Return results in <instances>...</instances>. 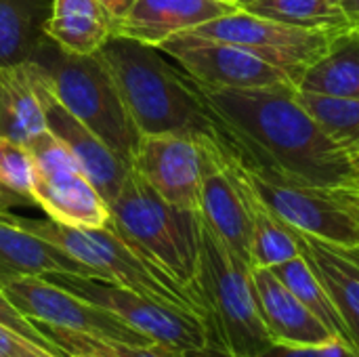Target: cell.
<instances>
[{"mask_svg": "<svg viewBox=\"0 0 359 357\" xmlns=\"http://www.w3.org/2000/svg\"><path fill=\"white\" fill-rule=\"evenodd\" d=\"M200 86V84H198ZM219 133L231 145L324 187H353V156L339 147L297 99V86L204 88Z\"/></svg>", "mask_w": 359, "mask_h": 357, "instance_id": "1", "label": "cell"}, {"mask_svg": "<svg viewBox=\"0 0 359 357\" xmlns=\"http://www.w3.org/2000/svg\"><path fill=\"white\" fill-rule=\"evenodd\" d=\"M99 55L116 80L139 137L219 133L200 86L183 69H175L160 48L111 36Z\"/></svg>", "mask_w": 359, "mask_h": 357, "instance_id": "2", "label": "cell"}, {"mask_svg": "<svg viewBox=\"0 0 359 357\" xmlns=\"http://www.w3.org/2000/svg\"><path fill=\"white\" fill-rule=\"evenodd\" d=\"M141 259L196 292L202 250V217L160 198L133 168L109 204V225ZM200 299V297H198Z\"/></svg>", "mask_w": 359, "mask_h": 357, "instance_id": "3", "label": "cell"}, {"mask_svg": "<svg viewBox=\"0 0 359 357\" xmlns=\"http://www.w3.org/2000/svg\"><path fill=\"white\" fill-rule=\"evenodd\" d=\"M196 292L208 328V349L200 357H261L273 345L261 318L252 267L204 221Z\"/></svg>", "mask_w": 359, "mask_h": 357, "instance_id": "4", "label": "cell"}, {"mask_svg": "<svg viewBox=\"0 0 359 357\" xmlns=\"http://www.w3.org/2000/svg\"><path fill=\"white\" fill-rule=\"evenodd\" d=\"M221 135V133H219ZM259 200L286 225L341 248H359V194L324 187L278 168L271 160L240 149L221 137Z\"/></svg>", "mask_w": 359, "mask_h": 357, "instance_id": "5", "label": "cell"}, {"mask_svg": "<svg viewBox=\"0 0 359 357\" xmlns=\"http://www.w3.org/2000/svg\"><path fill=\"white\" fill-rule=\"evenodd\" d=\"M27 61L38 67L57 101L130 166L139 133L103 57L67 53L46 38Z\"/></svg>", "mask_w": 359, "mask_h": 357, "instance_id": "6", "label": "cell"}, {"mask_svg": "<svg viewBox=\"0 0 359 357\" xmlns=\"http://www.w3.org/2000/svg\"><path fill=\"white\" fill-rule=\"evenodd\" d=\"M11 219L25 231L36 234L42 240L61 248L63 252H67L90 274V278L128 288L133 292L151 297L162 303L191 309L204 318L202 303L194 292L179 286L175 280H170L156 267H151L120 236H116L111 227L76 229L59 225L50 219L40 221L15 215H11Z\"/></svg>", "mask_w": 359, "mask_h": 357, "instance_id": "7", "label": "cell"}, {"mask_svg": "<svg viewBox=\"0 0 359 357\" xmlns=\"http://www.w3.org/2000/svg\"><path fill=\"white\" fill-rule=\"evenodd\" d=\"M65 290L103 307L130 330L141 337L181 349L189 356H200L208 349V328L200 314L156 301L128 288L74 274L44 276Z\"/></svg>", "mask_w": 359, "mask_h": 357, "instance_id": "8", "label": "cell"}, {"mask_svg": "<svg viewBox=\"0 0 359 357\" xmlns=\"http://www.w3.org/2000/svg\"><path fill=\"white\" fill-rule=\"evenodd\" d=\"M341 29L345 27H299L236 8L185 34L248 48L282 69L299 86L303 74L328 50Z\"/></svg>", "mask_w": 359, "mask_h": 357, "instance_id": "9", "label": "cell"}, {"mask_svg": "<svg viewBox=\"0 0 359 357\" xmlns=\"http://www.w3.org/2000/svg\"><path fill=\"white\" fill-rule=\"evenodd\" d=\"M25 147L34 166L32 200L50 221L76 229L109 225V206L69 149L48 128Z\"/></svg>", "mask_w": 359, "mask_h": 357, "instance_id": "10", "label": "cell"}, {"mask_svg": "<svg viewBox=\"0 0 359 357\" xmlns=\"http://www.w3.org/2000/svg\"><path fill=\"white\" fill-rule=\"evenodd\" d=\"M202 189L200 217L212 234L242 261L250 265L252 246V208L250 185L223 145L221 135H202Z\"/></svg>", "mask_w": 359, "mask_h": 357, "instance_id": "11", "label": "cell"}, {"mask_svg": "<svg viewBox=\"0 0 359 357\" xmlns=\"http://www.w3.org/2000/svg\"><path fill=\"white\" fill-rule=\"evenodd\" d=\"M8 301L44 330H67L105 341L145 345L154 343L130 330L103 307L65 290L44 276L19 278L0 284Z\"/></svg>", "mask_w": 359, "mask_h": 357, "instance_id": "12", "label": "cell"}, {"mask_svg": "<svg viewBox=\"0 0 359 357\" xmlns=\"http://www.w3.org/2000/svg\"><path fill=\"white\" fill-rule=\"evenodd\" d=\"M168 53L181 69L204 88H273L297 86L282 69L267 63L248 48L179 34L158 46Z\"/></svg>", "mask_w": 359, "mask_h": 357, "instance_id": "13", "label": "cell"}, {"mask_svg": "<svg viewBox=\"0 0 359 357\" xmlns=\"http://www.w3.org/2000/svg\"><path fill=\"white\" fill-rule=\"evenodd\" d=\"M130 168L168 204L200 213V137L141 135L135 147Z\"/></svg>", "mask_w": 359, "mask_h": 357, "instance_id": "14", "label": "cell"}, {"mask_svg": "<svg viewBox=\"0 0 359 357\" xmlns=\"http://www.w3.org/2000/svg\"><path fill=\"white\" fill-rule=\"evenodd\" d=\"M32 63V61H29ZM34 74H36V84L38 93L42 99L44 107V118H46V128L69 149V154L76 158L84 175L93 181L95 189L101 194L105 204L109 206L116 196L120 194L130 166L118 158L93 130H88L76 116H72L59 101L57 97L48 90L46 82L42 80L38 67L32 63Z\"/></svg>", "mask_w": 359, "mask_h": 357, "instance_id": "15", "label": "cell"}, {"mask_svg": "<svg viewBox=\"0 0 359 357\" xmlns=\"http://www.w3.org/2000/svg\"><path fill=\"white\" fill-rule=\"evenodd\" d=\"M236 8L240 6L225 0H135L116 23L114 36L158 48L166 40Z\"/></svg>", "mask_w": 359, "mask_h": 357, "instance_id": "16", "label": "cell"}, {"mask_svg": "<svg viewBox=\"0 0 359 357\" xmlns=\"http://www.w3.org/2000/svg\"><path fill=\"white\" fill-rule=\"evenodd\" d=\"M292 231L301 255L326 288L347 339L359 349V248H341L294 227Z\"/></svg>", "mask_w": 359, "mask_h": 357, "instance_id": "17", "label": "cell"}, {"mask_svg": "<svg viewBox=\"0 0 359 357\" xmlns=\"http://www.w3.org/2000/svg\"><path fill=\"white\" fill-rule=\"evenodd\" d=\"M252 282L263 324L273 343L320 345L337 335L313 316L267 267H252Z\"/></svg>", "mask_w": 359, "mask_h": 357, "instance_id": "18", "label": "cell"}, {"mask_svg": "<svg viewBox=\"0 0 359 357\" xmlns=\"http://www.w3.org/2000/svg\"><path fill=\"white\" fill-rule=\"evenodd\" d=\"M53 274L90 278V274L67 252L19 227L11 219V213L0 215V284Z\"/></svg>", "mask_w": 359, "mask_h": 357, "instance_id": "19", "label": "cell"}, {"mask_svg": "<svg viewBox=\"0 0 359 357\" xmlns=\"http://www.w3.org/2000/svg\"><path fill=\"white\" fill-rule=\"evenodd\" d=\"M44 34L67 53L93 55L114 36V19L101 0H53Z\"/></svg>", "mask_w": 359, "mask_h": 357, "instance_id": "20", "label": "cell"}, {"mask_svg": "<svg viewBox=\"0 0 359 357\" xmlns=\"http://www.w3.org/2000/svg\"><path fill=\"white\" fill-rule=\"evenodd\" d=\"M42 130L46 118L32 63L0 67V135L27 145Z\"/></svg>", "mask_w": 359, "mask_h": 357, "instance_id": "21", "label": "cell"}, {"mask_svg": "<svg viewBox=\"0 0 359 357\" xmlns=\"http://www.w3.org/2000/svg\"><path fill=\"white\" fill-rule=\"evenodd\" d=\"M297 88L359 99V38L353 27L334 36L328 50L303 74Z\"/></svg>", "mask_w": 359, "mask_h": 357, "instance_id": "22", "label": "cell"}, {"mask_svg": "<svg viewBox=\"0 0 359 357\" xmlns=\"http://www.w3.org/2000/svg\"><path fill=\"white\" fill-rule=\"evenodd\" d=\"M53 0H0V67L32 59L46 40Z\"/></svg>", "mask_w": 359, "mask_h": 357, "instance_id": "23", "label": "cell"}, {"mask_svg": "<svg viewBox=\"0 0 359 357\" xmlns=\"http://www.w3.org/2000/svg\"><path fill=\"white\" fill-rule=\"evenodd\" d=\"M299 103L318 126L351 156L359 154V99L320 95L297 88Z\"/></svg>", "mask_w": 359, "mask_h": 357, "instance_id": "24", "label": "cell"}, {"mask_svg": "<svg viewBox=\"0 0 359 357\" xmlns=\"http://www.w3.org/2000/svg\"><path fill=\"white\" fill-rule=\"evenodd\" d=\"M250 185V183H248ZM252 191V187H250ZM252 246H250V267H276L301 255L299 242L292 227L282 223L252 191Z\"/></svg>", "mask_w": 359, "mask_h": 357, "instance_id": "25", "label": "cell"}, {"mask_svg": "<svg viewBox=\"0 0 359 357\" xmlns=\"http://www.w3.org/2000/svg\"><path fill=\"white\" fill-rule=\"evenodd\" d=\"M273 276L313 314L318 316L337 337L347 339L345 326L326 292V288L322 286V282L318 280V276L313 274V269L309 267V263L305 261L303 255L280 263L276 267H271ZM349 341V339H347ZM351 343V341H349Z\"/></svg>", "mask_w": 359, "mask_h": 357, "instance_id": "26", "label": "cell"}, {"mask_svg": "<svg viewBox=\"0 0 359 357\" xmlns=\"http://www.w3.org/2000/svg\"><path fill=\"white\" fill-rule=\"evenodd\" d=\"M240 8L299 27H349L341 0H255Z\"/></svg>", "mask_w": 359, "mask_h": 357, "instance_id": "27", "label": "cell"}, {"mask_svg": "<svg viewBox=\"0 0 359 357\" xmlns=\"http://www.w3.org/2000/svg\"><path fill=\"white\" fill-rule=\"evenodd\" d=\"M32 181L34 166L27 147L0 135V183L11 191L32 200Z\"/></svg>", "mask_w": 359, "mask_h": 357, "instance_id": "28", "label": "cell"}, {"mask_svg": "<svg viewBox=\"0 0 359 357\" xmlns=\"http://www.w3.org/2000/svg\"><path fill=\"white\" fill-rule=\"evenodd\" d=\"M261 357H359V349L347 339L334 337L320 345H280L273 343Z\"/></svg>", "mask_w": 359, "mask_h": 357, "instance_id": "29", "label": "cell"}, {"mask_svg": "<svg viewBox=\"0 0 359 357\" xmlns=\"http://www.w3.org/2000/svg\"><path fill=\"white\" fill-rule=\"evenodd\" d=\"M0 357H65L46 345L0 324Z\"/></svg>", "mask_w": 359, "mask_h": 357, "instance_id": "30", "label": "cell"}, {"mask_svg": "<svg viewBox=\"0 0 359 357\" xmlns=\"http://www.w3.org/2000/svg\"><path fill=\"white\" fill-rule=\"evenodd\" d=\"M0 324H6V326H11L13 330L21 332V335H25V337H29V339H34V341H38V343H42V345H46L48 349H55V351L63 353V351L59 349V345L48 337V332H46L44 328H40L38 324L29 322V320H27V318L8 301V297L4 295L2 286H0ZM63 356H65V353H63Z\"/></svg>", "mask_w": 359, "mask_h": 357, "instance_id": "31", "label": "cell"}, {"mask_svg": "<svg viewBox=\"0 0 359 357\" xmlns=\"http://www.w3.org/2000/svg\"><path fill=\"white\" fill-rule=\"evenodd\" d=\"M97 347L107 351L114 357H189V353L162 345V343H145V345H135V343H120V341H105V339H95L88 337Z\"/></svg>", "mask_w": 359, "mask_h": 357, "instance_id": "32", "label": "cell"}, {"mask_svg": "<svg viewBox=\"0 0 359 357\" xmlns=\"http://www.w3.org/2000/svg\"><path fill=\"white\" fill-rule=\"evenodd\" d=\"M48 337L59 345L65 357H114L101 347H97L86 335L67 332V330H46Z\"/></svg>", "mask_w": 359, "mask_h": 357, "instance_id": "33", "label": "cell"}, {"mask_svg": "<svg viewBox=\"0 0 359 357\" xmlns=\"http://www.w3.org/2000/svg\"><path fill=\"white\" fill-rule=\"evenodd\" d=\"M15 206H34V202L19 196V194H15V191H11L8 187H4L0 183V215L11 213V208H15Z\"/></svg>", "mask_w": 359, "mask_h": 357, "instance_id": "34", "label": "cell"}, {"mask_svg": "<svg viewBox=\"0 0 359 357\" xmlns=\"http://www.w3.org/2000/svg\"><path fill=\"white\" fill-rule=\"evenodd\" d=\"M133 2H135V0H101V4L107 8V13H109L111 19H114V27H116V23L124 17V13L130 8Z\"/></svg>", "mask_w": 359, "mask_h": 357, "instance_id": "35", "label": "cell"}, {"mask_svg": "<svg viewBox=\"0 0 359 357\" xmlns=\"http://www.w3.org/2000/svg\"><path fill=\"white\" fill-rule=\"evenodd\" d=\"M341 6H343L349 27L359 25V0H341Z\"/></svg>", "mask_w": 359, "mask_h": 357, "instance_id": "36", "label": "cell"}, {"mask_svg": "<svg viewBox=\"0 0 359 357\" xmlns=\"http://www.w3.org/2000/svg\"><path fill=\"white\" fill-rule=\"evenodd\" d=\"M250 2H255V0H238L240 6H246V4H250Z\"/></svg>", "mask_w": 359, "mask_h": 357, "instance_id": "37", "label": "cell"}, {"mask_svg": "<svg viewBox=\"0 0 359 357\" xmlns=\"http://www.w3.org/2000/svg\"><path fill=\"white\" fill-rule=\"evenodd\" d=\"M353 162H355V168H358V179H359V156H353Z\"/></svg>", "mask_w": 359, "mask_h": 357, "instance_id": "38", "label": "cell"}, {"mask_svg": "<svg viewBox=\"0 0 359 357\" xmlns=\"http://www.w3.org/2000/svg\"><path fill=\"white\" fill-rule=\"evenodd\" d=\"M351 189H355V191H358V194H359V179H358V181H355V183H353V187H351Z\"/></svg>", "mask_w": 359, "mask_h": 357, "instance_id": "39", "label": "cell"}, {"mask_svg": "<svg viewBox=\"0 0 359 357\" xmlns=\"http://www.w3.org/2000/svg\"><path fill=\"white\" fill-rule=\"evenodd\" d=\"M225 2H231V4H238V0H225ZM240 6V4H238Z\"/></svg>", "mask_w": 359, "mask_h": 357, "instance_id": "40", "label": "cell"}, {"mask_svg": "<svg viewBox=\"0 0 359 357\" xmlns=\"http://www.w3.org/2000/svg\"><path fill=\"white\" fill-rule=\"evenodd\" d=\"M353 29H355V34H358V38H359V25H355Z\"/></svg>", "mask_w": 359, "mask_h": 357, "instance_id": "41", "label": "cell"}, {"mask_svg": "<svg viewBox=\"0 0 359 357\" xmlns=\"http://www.w3.org/2000/svg\"><path fill=\"white\" fill-rule=\"evenodd\" d=\"M189 357H200V356H189Z\"/></svg>", "mask_w": 359, "mask_h": 357, "instance_id": "42", "label": "cell"}, {"mask_svg": "<svg viewBox=\"0 0 359 357\" xmlns=\"http://www.w3.org/2000/svg\"><path fill=\"white\" fill-rule=\"evenodd\" d=\"M355 156H359V154H355Z\"/></svg>", "mask_w": 359, "mask_h": 357, "instance_id": "43", "label": "cell"}]
</instances>
